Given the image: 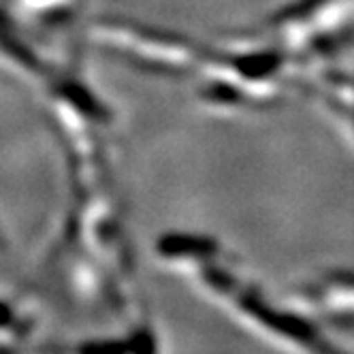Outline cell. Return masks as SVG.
I'll use <instances>...</instances> for the list:
<instances>
[{"label":"cell","instance_id":"obj_2","mask_svg":"<svg viewBox=\"0 0 354 354\" xmlns=\"http://www.w3.org/2000/svg\"><path fill=\"white\" fill-rule=\"evenodd\" d=\"M13 324V314H11V310L7 308V306H3L0 303V328L3 326H11Z\"/></svg>","mask_w":354,"mask_h":354},{"label":"cell","instance_id":"obj_1","mask_svg":"<svg viewBox=\"0 0 354 354\" xmlns=\"http://www.w3.org/2000/svg\"><path fill=\"white\" fill-rule=\"evenodd\" d=\"M131 346H124L118 342H103V344H88L82 348L80 354H129Z\"/></svg>","mask_w":354,"mask_h":354}]
</instances>
